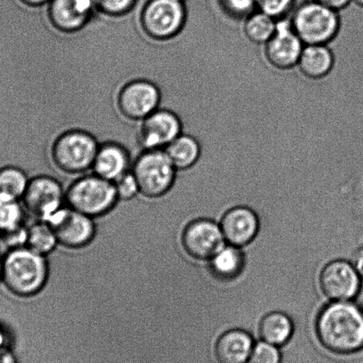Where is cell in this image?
Masks as SVG:
<instances>
[{
	"label": "cell",
	"mask_w": 363,
	"mask_h": 363,
	"mask_svg": "<svg viewBox=\"0 0 363 363\" xmlns=\"http://www.w3.org/2000/svg\"><path fill=\"white\" fill-rule=\"evenodd\" d=\"M315 334L327 351L338 355L363 350V308L352 301H333L320 309Z\"/></svg>",
	"instance_id": "6da1fadb"
},
{
	"label": "cell",
	"mask_w": 363,
	"mask_h": 363,
	"mask_svg": "<svg viewBox=\"0 0 363 363\" xmlns=\"http://www.w3.org/2000/svg\"><path fill=\"white\" fill-rule=\"evenodd\" d=\"M47 257L31 251L27 246L9 250L3 256L2 284L18 298H31L43 290L48 283Z\"/></svg>",
	"instance_id": "7a4b0ae2"
},
{
	"label": "cell",
	"mask_w": 363,
	"mask_h": 363,
	"mask_svg": "<svg viewBox=\"0 0 363 363\" xmlns=\"http://www.w3.org/2000/svg\"><path fill=\"white\" fill-rule=\"evenodd\" d=\"M100 143L93 133L69 129L56 137L51 147L52 163L67 174L80 175L91 170Z\"/></svg>",
	"instance_id": "3957f363"
},
{
	"label": "cell",
	"mask_w": 363,
	"mask_h": 363,
	"mask_svg": "<svg viewBox=\"0 0 363 363\" xmlns=\"http://www.w3.org/2000/svg\"><path fill=\"white\" fill-rule=\"evenodd\" d=\"M290 22L304 45H328L340 29V12L315 0H306L296 6Z\"/></svg>",
	"instance_id": "277c9868"
},
{
	"label": "cell",
	"mask_w": 363,
	"mask_h": 363,
	"mask_svg": "<svg viewBox=\"0 0 363 363\" xmlns=\"http://www.w3.org/2000/svg\"><path fill=\"white\" fill-rule=\"evenodd\" d=\"M113 182L96 174H84L66 189V204L91 218H98L114 209L118 202Z\"/></svg>",
	"instance_id": "5b68a950"
},
{
	"label": "cell",
	"mask_w": 363,
	"mask_h": 363,
	"mask_svg": "<svg viewBox=\"0 0 363 363\" xmlns=\"http://www.w3.org/2000/svg\"><path fill=\"white\" fill-rule=\"evenodd\" d=\"M131 171L140 195L150 199L167 195L174 185L178 172L164 150L140 151L133 162Z\"/></svg>",
	"instance_id": "8992f818"
},
{
	"label": "cell",
	"mask_w": 363,
	"mask_h": 363,
	"mask_svg": "<svg viewBox=\"0 0 363 363\" xmlns=\"http://www.w3.org/2000/svg\"><path fill=\"white\" fill-rule=\"evenodd\" d=\"M188 12L185 2L179 0H147L140 10V30L150 40L165 42L174 40L184 30Z\"/></svg>",
	"instance_id": "52a82bcc"
},
{
	"label": "cell",
	"mask_w": 363,
	"mask_h": 363,
	"mask_svg": "<svg viewBox=\"0 0 363 363\" xmlns=\"http://www.w3.org/2000/svg\"><path fill=\"white\" fill-rule=\"evenodd\" d=\"M162 93L157 84L136 79L126 82L116 94L120 115L133 122H140L160 108Z\"/></svg>",
	"instance_id": "ba28073f"
},
{
	"label": "cell",
	"mask_w": 363,
	"mask_h": 363,
	"mask_svg": "<svg viewBox=\"0 0 363 363\" xmlns=\"http://www.w3.org/2000/svg\"><path fill=\"white\" fill-rule=\"evenodd\" d=\"M57 238L59 245L67 249L86 247L96 235L94 218L65 204L47 220Z\"/></svg>",
	"instance_id": "9c48e42d"
},
{
	"label": "cell",
	"mask_w": 363,
	"mask_h": 363,
	"mask_svg": "<svg viewBox=\"0 0 363 363\" xmlns=\"http://www.w3.org/2000/svg\"><path fill=\"white\" fill-rule=\"evenodd\" d=\"M23 206L37 220L47 221L66 204V189L57 179L38 175L30 179Z\"/></svg>",
	"instance_id": "30bf717a"
},
{
	"label": "cell",
	"mask_w": 363,
	"mask_h": 363,
	"mask_svg": "<svg viewBox=\"0 0 363 363\" xmlns=\"http://www.w3.org/2000/svg\"><path fill=\"white\" fill-rule=\"evenodd\" d=\"M181 244L190 258L209 260L227 244L220 224L211 218L189 221L183 228Z\"/></svg>",
	"instance_id": "8fae6325"
},
{
	"label": "cell",
	"mask_w": 363,
	"mask_h": 363,
	"mask_svg": "<svg viewBox=\"0 0 363 363\" xmlns=\"http://www.w3.org/2000/svg\"><path fill=\"white\" fill-rule=\"evenodd\" d=\"M362 278L351 262L331 260L323 267L319 277L320 289L331 301H348L358 297Z\"/></svg>",
	"instance_id": "7c38bea8"
},
{
	"label": "cell",
	"mask_w": 363,
	"mask_h": 363,
	"mask_svg": "<svg viewBox=\"0 0 363 363\" xmlns=\"http://www.w3.org/2000/svg\"><path fill=\"white\" fill-rule=\"evenodd\" d=\"M182 121L177 113L158 108L140 122L137 142L142 150H164L182 135Z\"/></svg>",
	"instance_id": "4fadbf2b"
},
{
	"label": "cell",
	"mask_w": 363,
	"mask_h": 363,
	"mask_svg": "<svg viewBox=\"0 0 363 363\" xmlns=\"http://www.w3.org/2000/svg\"><path fill=\"white\" fill-rule=\"evenodd\" d=\"M304 45L292 28L290 19L277 20L276 31L264 45V55L274 68L291 69L297 67Z\"/></svg>",
	"instance_id": "5bb4252c"
},
{
	"label": "cell",
	"mask_w": 363,
	"mask_h": 363,
	"mask_svg": "<svg viewBox=\"0 0 363 363\" xmlns=\"http://www.w3.org/2000/svg\"><path fill=\"white\" fill-rule=\"evenodd\" d=\"M96 13L93 0H51L48 5L49 23L62 34L83 30Z\"/></svg>",
	"instance_id": "9a60e30c"
},
{
	"label": "cell",
	"mask_w": 363,
	"mask_h": 363,
	"mask_svg": "<svg viewBox=\"0 0 363 363\" xmlns=\"http://www.w3.org/2000/svg\"><path fill=\"white\" fill-rule=\"evenodd\" d=\"M220 225L225 242L239 248L252 244L260 230L258 214L252 208L244 206H235L225 211Z\"/></svg>",
	"instance_id": "2e32d148"
},
{
	"label": "cell",
	"mask_w": 363,
	"mask_h": 363,
	"mask_svg": "<svg viewBox=\"0 0 363 363\" xmlns=\"http://www.w3.org/2000/svg\"><path fill=\"white\" fill-rule=\"evenodd\" d=\"M132 164L128 147L114 140H107L99 145L91 171L99 177L114 182L131 171Z\"/></svg>",
	"instance_id": "e0dca14e"
},
{
	"label": "cell",
	"mask_w": 363,
	"mask_h": 363,
	"mask_svg": "<svg viewBox=\"0 0 363 363\" xmlns=\"http://www.w3.org/2000/svg\"><path fill=\"white\" fill-rule=\"evenodd\" d=\"M255 345L247 330L238 328L228 330L215 342V359L218 363H248Z\"/></svg>",
	"instance_id": "ac0fdd59"
},
{
	"label": "cell",
	"mask_w": 363,
	"mask_h": 363,
	"mask_svg": "<svg viewBox=\"0 0 363 363\" xmlns=\"http://www.w3.org/2000/svg\"><path fill=\"white\" fill-rule=\"evenodd\" d=\"M245 266L246 257L242 248L228 244L208 260V269L211 277L223 283H230L241 277Z\"/></svg>",
	"instance_id": "d6986e66"
},
{
	"label": "cell",
	"mask_w": 363,
	"mask_h": 363,
	"mask_svg": "<svg viewBox=\"0 0 363 363\" xmlns=\"http://www.w3.org/2000/svg\"><path fill=\"white\" fill-rule=\"evenodd\" d=\"M335 57L328 45H305L297 67L310 79H320L333 70Z\"/></svg>",
	"instance_id": "ffe728a7"
},
{
	"label": "cell",
	"mask_w": 363,
	"mask_h": 363,
	"mask_svg": "<svg viewBox=\"0 0 363 363\" xmlns=\"http://www.w3.org/2000/svg\"><path fill=\"white\" fill-rule=\"evenodd\" d=\"M294 330V323L291 316L277 310L266 313L258 327L260 340L278 347H284L290 342Z\"/></svg>",
	"instance_id": "44dd1931"
},
{
	"label": "cell",
	"mask_w": 363,
	"mask_h": 363,
	"mask_svg": "<svg viewBox=\"0 0 363 363\" xmlns=\"http://www.w3.org/2000/svg\"><path fill=\"white\" fill-rule=\"evenodd\" d=\"M177 171L192 168L200 160L202 147L195 137L182 133L164 149Z\"/></svg>",
	"instance_id": "7402d4cb"
},
{
	"label": "cell",
	"mask_w": 363,
	"mask_h": 363,
	"mask_svg": "<svg viewBox=\"0 0 363 363\" xmlns=\"http://www.w3.org/2000/svg\"><path fill=\"white\" fill-rule=\"evenodd\" d=\"M29 182L26 172L20 167L6 165L0 168V197L22 202Z\"/></svg>",
	"instance_id": "603a6c76"
},
{
	"label": "cell",
	"mask_w": 363,
	"mask_h": 363,
	"mask_svg": "<svg viewBox=\"0 0 363 363\" xmlns=\"http://www.w3.org/2000/svg\"><path fill=\"white\" fill-rule=\"evenodd\" d=\"M59 245L54 230L48 222L37 220L28 225V248L38 255L47 257Z\"/></svg>",
	"instance_id": "cb8c5ba5"
},
{
	"label": "cell",
	"mask_w": 363,
	"mask_h": 363,
	"mask_svg": "<svg viewBox=\"0 0 363 363\" xmlns=\"http://www.w3.org/2000/svg\"><path fill=\"white\" fill-rule=\"evenodd\" d=\"M244 21L245 37L256 45H265L276 31L277 20L259 10L250 13Z\"/></svg>",
	"instance_id": "d4e9b609"
},
{
	"label": "cell",
	"mask_w": 363,
	"mask_h": 363,
	"mask_svg": "<svg viewBox=\"0 0 363 363\" xmlns=\"http://www.w3.org/2000/svg\"><path fill=\"white\" fill-rule=\"evenodd\" d=\"M23 206L21 201L0 197V232L24 224Z\"/></svg>",
	"instance_id": "484cf974"
},
{
	"label": "cell",
	"mask_w": 363,
	"mask_h": 363,
	"mask_svg": "<svg viewBox=\"0 0 363 363\" xmlns=\"http://www.w3.org/2000/svg\"><path fill=\"white\" fill-rule=\"evenodd\" d=\"M95 9L111 18H121L135 8L137 0H93Z\"/></svg>",
	"instance_id": "4316f807"
},
{
	"label": "cell",
	"mask_w": 363,
	"mask_h": 363,
	"mask_svg": "<svg viewBox=\"0 0 363 363\" xmlns=\"http://www.w3.org/2000/svg\"><path fill=\"white\" fill-rule=\"evenodd\" d=\"M297 0H256V9L276 20L287 18L294 11Z\"/></svg>",
	"instance_id": "83f0119b"
},
{
	"label": "cell",
	"mask_w": 363,
	"mask_h": 363,
	"mask_svg": "<svg viewBox=\"0 0 363 363\" xmlns=\"http://www.w3.org/2000/svg\"><path fill=\"white\" fill-rule=\"evenodd\" d=\"M222 11L233 19L245 20L256 9V0H218Z\"/></svg>",
	"instance_id": "f1b7e54d"
},
{
	"label": "cell",
	"mask_w": 363,
	"mask_h": 363,
	"mask_svg": "<svg viewBox=\"0 0 363 363\" xmlns=\"http://www.w3.org/2000/svg\"><path fill=\"white\" fill-rule=\"evenodd\" d=\"M281 359L280 347L262 340L253 347L248 363H281Z\"/></svg>",
	"instance_id": "f546056e"
},
{
	"label": "cell",
	"mask_w": 363,
	"mask_h": 363,
	"mask_svg": "<svg viewBox=\"0 0 363 363\" xmlns=\"http://www.w3.org/2000/svg\"><path fill=\"white\" fill-rule=\"evenodd\" d=\"M113 184L115 186L116 196L119 201L132 200L140 194L138 183L132 171L126 172L121 177L116 179Z\"/></svg>",
	"instance_id": "4dcf8cb0"
},
{
	"label": "cell",
	"mask_w": 363,
	"mask_h": 363,
	"mask_svg": "<svg viewBox=\"0 0 363 363\" xmlns=\"http://www.w3.org/2000/svg\"><path fill=\"white\" fill-rule=\"evenodd\" d=\"M27 235L28 227L23 224L10 230L0 232V242L4 245L8 251L24 247L27 244Z\"/></svg>",
	"instance_id": "1f68e13d"
},
{
	"label": "cell",
	"mask_w": 363,
	"mask_h": 363,
	"mask_svg": "<svg viewBox=\"0 0 363 363\" xmlns=\"http://www.w3.org/2000/svg\"><path fill=\"white\" fill-rule=\"evenodd\" d=\"M315 1L327 6V8L336 10L337 12L347 8L352 3V0H315Z\"/></svg>",
	"instance_id": "d6a6232c"
},
{
	"label": "cell",
	"mask_w": 363,
	"mask_h": 363,
	"mask_svg": "<svg viewBox=\"0 0 363 363\" xmlns=\"http://www.w3.org/2000/svg\"><path fill=\"white\" fill-rule=\"evenodd\" d=\"M351 262L356 271L363 279V246L354 252L352 256Z\"/></svg>",
	"instance_id": "836d02e7"
},
{
	"label": "cell",
	"mask_w": 363,
	"mask_h": 363,
	"mask_svg": "<svg viewBox=\"0 0 363 363\" xmlns=\"http://www.w3.org/2000/svg\"><path fill=\"white\" fill-rule=\"evenodd\" d=\"M0 363H18L11 347L0 349Z\"/></svg>",
	"instance_id": "e575fe53"
},
{
	"label": "cell",
	"mask_w": 363,
	"mask_h": 363,
	"mask_svg": "<svg viewBox=\"0 0 363 363\" xmlns=\"http://www.w3.org/2000/svg\"><path fill=\"white\" fill-rule=\"evenodd\" d=\"M10 347V335L6 326L0 322V349Z\"/></svg>",
	"instance_id": "d590c367"
},
{
	"label": "cell",
	"mask_w": 363,
	"mask_h": 363,
	"mask_svg": "<svg viewBox=\"0 0 363 363\" xmlns=\"http://www.w3.org/2000/svg\"><path fill=\"white\" fill-rule=\"evenodd\" d=\"M19 1L24 6H28V8L36 9L48 5L51 0H19Z\"/></svg>",
	"instance_id": "8d00e7d4"
},
{
	"label": "cell",
	"mask_w": 363,
	"mask_h": 363,
	"mask_svg": "<svg viewBox=\"0 0 363 363\" xmlns=\"http://www.w3.org/2000/svg\"><path fill=\"white\" fill-rule=\"evenodd\" d=\"M3 257L0 255V284L2 283Z\"/></svg>",
	"instance_id": "74e56055"
},
{
	"label": "cell",
	"mask_w": 363,
	"mask_h": 363,
	"mask_svg": "<svg viewBox=\"0 0 363 363\" xmlns=\"http://www.w3.org/2000/svg\"><path fill=\"white\" fill-rule=\"evenodd\" d=\"M352 2L354 3L359 8L363 9V0H352Z\"/></svg>",
	"instance_id": "f35d334b"
},
{
	"label": "cell",
	"mask_w": 363,
	"mask_h": 363,
	"mask_svg": "<svg viewBox=\"0 0 363 363\" xmlns=\"http://www.w3.org/2000/svg\"><path fill=\"white\" fill-rule=\"evenodd\" d=\"M179 1L185 2L186 0H179Z\"/></svg>",
	"instance_id": "ab89813d"
}]
</instances>
